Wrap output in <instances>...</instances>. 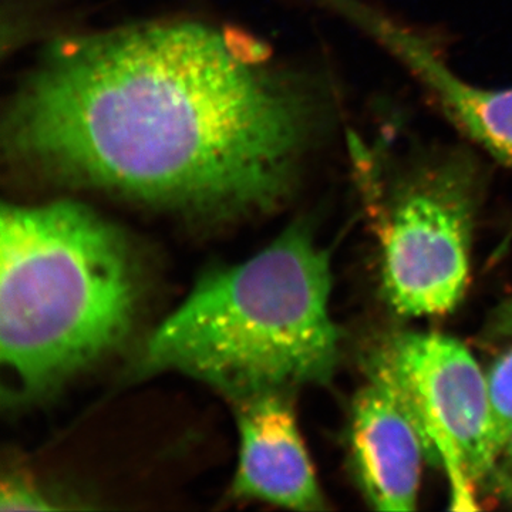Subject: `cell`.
<instances>
[{
    "label": "cell",
    "mask_w": 512,
    "mask_h": 512,
    "mask_svg": "<svg viewBox=\"0 0 512 512\" xmlns=\"http://www.w3.org/2000/svg\"><path fill=\"white\" fill-rule=\"evenodd\" d=\"M325 86L259 64L224 33L151 23L56 45L10 104L12 160L205 217L272 210L335 126Z\"/></svg>",
    "instance_id": "cell-1"
},
{
    "label": "cell",
    "mask_w": 512,
    "mask_h": 512,
    "mask_svg": "<svg viewBox=\"0 0 512 512\" xmlns=\"http://www.w3.org/2000/svg\"><path fill=\"white\" fill-rule=\"evenodd\" d=\"M330 291L328 251L295 222L247 261L202 275L141 343L134 376L183 373L235 402L329 383L342 339Z\"/></svg>",
    "instance_id": "cell-2"
},
{
    "label": "cell",
    "mask_w": 512,
    "mask_h": 512,
    "mask_svg": "<svg viewBox=\"0 0 512 512\" xmlns=\"http://www.w3.org/2000/svg\"><path fill=\"white\" fill-rule=\"evenodd\" d=\"M140 298L136 254L90 208L3 205L0 359L13 396L45 394L116 349Z\"/></svg>",
    "instance_id": "cell-3"
},
{
    "label": "cell",
    "mask_w": 512,
    "mask_h": 512,
    "mask_svg": "<svg viewBox=\"0 0 512 512\" xmlns=\"http://www.w3.org/2000/svg\"><path fill=\"white\" fill-rule=\"evenodd\" d=\"M353 177L382 251L384 298L397 315L443 316L464 298L485 167L464 146L389 141L348 133Z\"/></svg>",
    "instance_id": "cell-4"
},
{
    "label": "cell",
    "mask_w": 512,
    "mask_h": 512,
    "mask_svg": "<svg viewBox=\"0 0 512 512\" xmlns=\"http://www.w3.org/2000/svg\"><path fill=\"white\" fill-rule=\"evenodd\" d=\"M373 359L416 414L430 460L446 468L454 507L476 510L478 488L501 476L487 375L477 360L463 343L433 332L397 333Z\"/></svg>",
    "instance_id": "cell-5"
},
{
    "label": "cell",
    "mask_w": 512,
    "mask_h": 512,
    "mask_svg": "<svg viewBox=\"0 0 512 512\" xmlns=\"http://www.w3.org/2000/svg\"><path fill=\"white\" fill-rule=\"evenodd\" d=\"M397 60L444 117L497 163L512 168V87L487 89L458 76L423 33L370 0H313Z\"/></svg>",
    "instance_id": "cell-6"
},
{
    "label": "cell",
    "mask_w": 512,
    "mask_h": 512,
    "mask_svg": "<svg viewBox=\"0 0 512 512\" xmlns=\"http://www.w3.org/2000/svg\"><path fill=\"white\" fill-rule=\"evenodd\" d=\"M350 448L367 503L379 511L416 510L429 444L402 390L375 359L353 400Z\"/></svg>",
    "instance_id": "cell-7"
},
{
    "label": "cell",
    "mask_w": 512,
    "mask_h": 512,
    "mask_svg": "<svg viewBox=\"0 0 512 512\" xmlns=\"http://www.w3.org/2000/svg\"><path fill=\"white\" fill-rule=\"evenodd\" d=\"M235 403L239 457L232 497L288 510H326L286 392L258 394Z\"/></svg>",
    "instance_id": "cell-8"
},
{
    "label": "cell",
    "mask_w": 512,
    "mask_h": 512,
    "mask_svg": "<svg viewBox=\"0 0 512 512\" xmlns=\"http://www.w3.org/2000/svg\"><path fill=\"white\" fill-rule=\"evenodd\" d=\"M493 410L494 439L498 453H503L505 441L512 431V349L498 357L487 373Z\"/></svg>",
    "instance_id": "cell-9"
},
{
    "label": "cell",
    "mask_w": 512,
    "mask_h": 512,
    "mask_svg": "<svg viewBox=\"0 0 512 512\" xmlns=\"http://www.w3.org/2000/svg\"><path fill=\"white\" fill-rule=\"evenodd\" d=\"M49 495L43 493L32 481L23 477H9L3 480L0 495L2 511H46L57 510Z\"/></svg>",
    "instance_id": "cell-10"
},
{
    "label": "cell",
    "mask_w": 512,
    "mask_h": 512,
    "mask_svg": "<svg viewBox=\"0 0 512 512\" xmlns=\"http://www.w3.org/2000/svg\"><path fill=\"white\" fill-rule=\"evenodd\" d=\"M490 330L498 338L512 339V298L505 301L493 313L490 320Z\"/></svg>",
    "instance_id": "cell-11"
},
{
    "label": "cell",
    "mask_w": 512,
    "mask_h": 512,
    "mask_svg": "<svg viewBox=\"0 0 512 512\" xmlns=\"http://www.w3.org/2000/svg\"><path fill=\"white\" fill-rule=\"evenodd\" d=\"M501 456L504 457L505 464H507L508 467V473H510V476H512V431L510 436H508L507 441H505V446Z\"/></svg>",
    "instance_id": "cell-12"
}]
</instances>
